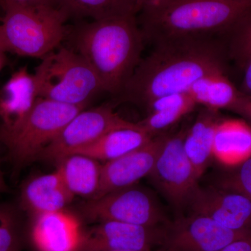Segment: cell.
<instances>
[{
  "label": "cell",
  "mask_w": 251,
  "mask_h": 251,
  "mask_svg": "<svg viewBox=\"0 0 251 251\" xmlns=\"http://www.w3.org/2000/svg\"><path fill=\"white\" fill-rule=\"evenodd\" d=\"M142 59L122 91L125 100L147 106L153 100L187 92L209 74L224 71V59L214 38L174 39L156 43Z\"/></svg>",
  "instance_id": "1"
},
{
  "label": "cell",
  "mask_w": 251,
  "mask_h": 251,
  "mask_svg": "<svg viewBox=\"0 0 251 251\" xmlns=\"http://www.w3.org/2000/svg\"><path fill=\"white\" fill-rule=\"evenodd\" d=\"M72 37L74 50L90 64L104 92L121 93L142 59L145 38L136 16L85 23Z\"/></svg>",
  "instance_id": "2"
},
{
  "label": "cell",
  "mask_w": 251,
  "mask_h": 251,
  "mask_svg": "<svg viewBox=\"0 0 251 251\" xmlns=\"http://www.w3.org/2000/svg\"><path fill=\"white\" fill-rule=\"evenodd\" d=\"M251 11V0H163L138 14L144 38L153 44L213 38L234 27Z\"/></svg>",
  "instance_id": "3"
},
{
  "label": "cell",
  "mask_w": 251,
  "mask_h": 251,
  "mask_svg": "<svg viewBox=\"0 0 251 251\" xmlns=\"http://www.w3.org/2000/svg\"><path fill=\"white\" fill-rule=\"evenodd\" d=\"M4 10L0 25L6 52L23 57L43 58L67 37L64 11L56 8H28L1 2Z\"/></svg>",
  "instance_id": "4"
},
{
  "label": "cell",
  "mask_w": 251,
  "mask_h": 251,
  "mask_svg": "<svg viewBox=\"0 0 251 251\" xmlns=\"http://www.w3.org/2000/svg\"><path fill=\"white\" fill-rule=\"evenodd\" d=\"M33 74L38 98L87 105L94 96L104 92L90 64L76 51L67 48L46 54Z\"/></svg>",
  "instance_id": "5"
},
{
  "label": "cell",
  "mask_w": 251,
  "mask_h": 251,
  "mask_svg": "<svg viewBox=\"0 0 251 251\" xmlns=\"http://www.w3.org/2000/svg\"><path fill=\"white\" fill-rule=\"evenodd\" d=\"M87 105H74L37 98L32 110L14 133L0 138L14 174L39 158L44 149Z\"/></svg>",
  "instance_id": "6"
},
{
  "label": "cell",
  "mask_w": 251,
  "mask_h": 251,
  "mask_svg": "<svg viewBox=\"0 0 251 251\" xmlns=\"http://www.w3.org/2000/svg\"><path fill=\"white\" fill-rule=\"evenodd\" d=\"M80 212L84 219L94 224L113 221L158 227L166 221L161 207L152 196L133 186L87 200L80 206Z\"/></svg>",
  "instance_id": "7"
},
{
  "label": "cell",
  "mask_w": 251,
  "mask_h": 251,
  "mask_svg": "<svg viewBox=\"0 0 251 251\" xmlns=\"http://www.w3.org/2000/svg\"><path fill=\"white\" fill-rule=\"evenodd\" d=\"M187 128L167 134L151 173L149 176L167 199L176 207L187 206L198 186V179L185 152Z\"/></svg>",
  "instance_id": "8"
},
{
  "label": "cell",
  "mask_w": 251,
  "mask_h": 251,
  "mask_svg": "<svg viewBox=\"0 0 251 251\" xmlns=\"http://www.w3.org/2000/svg\"><path fill=\"white\" fill-rule=\"evenodd\" d=\"M133 123L120 117L110 105L84 109L44 149L39 158L57 163L65 157L94 143L110 130L128 126Z\"/></svg>",
  "instance_id": "9"
},
{
  "label": "cell",
  "mask_w": 251,
  "mask_h": 251,
  "mask_svg": "<svg viewBox=\"0 0 251 251\" xmlns=\"http://www.w3.org/2000/svg\"><path fill=\"white\" fill-rule=\"evenodd\" d=\"M251 238V230L227 228L206 216L191 214L163 227V251H219L230 243Z\"/></svg>",
  "instance_id": "10"
},
{
  "label": "cell",
  "mask_w": 251,
  "mask_h": 251,
  "mask_svg": "<svg viewBox=\"0 0 251 251\" xmlns=\"http://www.w3.org/2000/svg\"><path fill=\"white\" fill-rule=\"evenodd\" d=\"M163 235L162 227L102 221L83 229L80 251H151Z\"/></svg>",
  "instance_id": "11"
},
{
  "label": "cell",
  "mask_w": 251,
  "mask_h": 251,
  "mask_svg": "<svg viewBox=\"0 0 251 251\" xmlns=\"http://www.w3.org/2000/svg\"><path fill=\"white\" fill-rule=\"evenodd\" d=\"M166 136L164 133L156 135L141 148L102 165L100 186L93 199L133 186L142 178L149 176Z\"/></svg>",
  "instance_id": "12"
},
{
  "label": "cell",
  "mask_w": 251,
  "mask_h": 251,
  "mask_svg": "<svg viewBox=\"0 0 251 251\" xmlns=\"http://www.w3.org/2000/svg\"><path fill=\"white\" fill-rule=\"evenodd\" d=\"M192 214L206 216L234 230H251V201L240 193L198 186L188 205Z\"/></svg>",
  "instance_id": "13"
},
{
  "label": "cell",
  "mask_w": 251,
  "mask_h": 251,
  "mask_svg": "<svg viewBox=\"0 0 251 251\" xmlns=\"http://www.w3.org/2000/svg\"><path fill=\"white\" fill-rule=\"evenodd\" d=\"M30 238L38 251H80L83 229L80 220L67 210L31 216Z\"/></svg>",
  "instance_id": "14"
},
{
  "label": "cell",
  "mask_w": 251,
  "mask_h": 251,
  "mask_svg": "<svg viewBox=\"0 0 251 251\" xmlns=\"http://www.w3.org/2000/svg\"><path fill=\"white\" fill-rule=\"evenodd\" d=\"M37 98L34 74L20 68L0 90V138L23 125Z\"/></svg>",
  "instance_id": "15"
},
{
  "label": "cell",
  "mask_w": 251,
  "mask_h": 251,
  "mask_svg": "<svg viewBox=\"0 0 251 251\" xmlns=\"http://www.w3.org/2000/svg\"><path fill=\"white\" fill-rule=\"evenodd\" d=\"M74 198L56 170L25 181L20 190L18 206L34 216L64 210Z\"/></svg>",
  "instance_id": "16"
},
{
  "label": "cell",
  "mask_w": 251,
  "mask_h": 251,
  "mask_svg": "<svg viewBox=\"0 0 251 251\" xmlns=\"http://www.w3.org/2000/svg\"><path fill=\"white\" fill-rule=\"evenodd\" d=\"M213 157L225 166H239L251 157V127L242 120H222L214 132Z\"/></svg>",
  "instance_id": "17"
},
{
  "label": "cell",
  "mask_w": 251,
  "mask_h": 251,
  "mask_svg": "<svg viewBox=\"0 0 251 251\" xmlns=\"http://www.w3.org/2000/svg\"><path fill=\"white\" fill-rule=\"evenodd\" d=\"M153 138L152 135L149 134L140 126L138 122H134L128 126L110 130L74 153L85 155L105 163L141 148Z\"/></svg>",
  "instance_id": "18"
},
{
  "label": "cell",
  "mask_w": 251,
  "mask_h": 251,
  "mask_svg": "<svg viewBox=\"0 0 251 251\" xmlns=\"http://www.w3.org/2000/svg\"><path fill=\"white\" fill-rule=\"evenodd\" d=\"M221 119L218 111L204 108L186 130L184 140L185 152L198 179L204 174L213 157L214 132Z\"/></svg>",
  "instance_id": "19"
},
{
  "label": "cell",
  "mask_w": 251,
  "mask_h": 251,
  "mask_svg": "<svg viewBox=\"0 0 251 251\" xmlns=\"http://www.w3.org/2000/svg\"><path fill=\"white\" fill-rule=\"evenodd\" d=\"M57 164V171L74 197L80 196L90 200L97 196L102 170L99 161L85 155L74 153Z\"/></svg>",
  "instance_id": "20"
},
{
  "label": "cell",
  "mask_w": 251,
  "mask_h": 251,
  "mask_svg": "<svg viewBox=\"0 0 251 251\" xmlns=\"http://www.w3.org/2000/svg\"><path fill=\"white\" fill-rule=\"evenodd\" d=\"M197 105L187 92L166 96L149 104L146 107L148 116L138 124L147 133L155 137L179 122Z\"/></svg>",
  "instance_id": "21"
},
{
  "label": "cell",
  "mask_w": 251,
  "mask_h": 251,
  "mask_svg": "<svg viewBox=\"0 0 251 251\" xmlns=\"http://www.w3.org/2000/svg\"><path fill=\"white\" fill-rule=\"evenodd\" d=\"M187 93L197 105L219 111L230 110L241 92L225 74V71L206 75L195 82Z\"/></svg>",
  "instance_id": "22"
},
{
  "label": "cell",
  "mask_w": 251,
  "mask_h": 251,
  "mask_svg": "<svg viewBox=\"0 0 251 251\" xmlns=\"http://www.w3.org/2000/svg\"><path fill=\"white\" fill-rule=\"evenodd\" d=\"M59 9L67 18H89L93 21L137 16L134 0H60Z\"/></svg>",
  "instance_id": "23"
},
{
  "label": "cell",
  "mask_w": 251,
  "mask_h": 251,
  "mask_svg": "<svg viewBox=\"0 0 251 251\" xmlns=\"http://www.w3.org/2000/svg\"><path fill=\"white\" fill-rule=\"evenodd\" d=\"M21 209L11 203H0V251H21Z\"/></svg>",
  "instance_id": "24"
},
{
  "label": "cell",
  "mask_w": 251,
  "mask_h": 251,
  "mask_svg": "<svg viewBox=\"0 0 251 251\" xmlns=\"http://www.w3.org/2000/svg\"><path fill=\"white\" fill-rule=\"evenodd\" d=\"M219 186L226 191L240 193L251 201V157L239 165L237 171L221 180Z\"/></svg>",
  "instance_id": "25"
},
{
  "label": "cell",
  "mask_w": 251,
  "mask_h": 251,
  "mask_svg": "<svg viewBox=\"0 0 251 251\" xmlns=\"http://www.w3.org/2000/svg\"><path fill=\"white\" fill-rule=\"evenodd\" d=\"M234 27H237L234 49L244 59L251 55V11Z\"/></svg>",
  "instance_id": "26"
},
{
  "label": "cell",
  "mask_w": 251,
  "mask_h": 251,
  "mask_svg": "<svg viewBox=\"0 0 251 251\" xmlns=\"http://www.w3.org/2000/svg\"><path fill=\"white\" fill-rule=\"evenodd\" d=\"M4 1L28 8L49 7L59 9L60 4V0H0V3Z\"/></svg>",
  "instance_id": "27"
},
{
  "label": "cell",
  "mask_w": 251,
  "mask_h": 251,
  "mask_svg": "<svg viewBox=\"0 0 251 251\" xmlns=\"http://www.w3.org/2000/svg\"><path fill=\"white\" fill-rule=\"evenodd\" d=\"M229 110H232L251 121V94H244L241 92L237 101Z\"/></svg>",
  "instance_id": "28"
},
{
  "label": "cell",
  "mask_w": 251,
  "mask_h": 251,
  "mask_svg": "<svg viewBox=\"0 0 251 251\" xmlns=\"http://www.w3.org/2000/svg\"><path fill=\"white\" fill-rule=\"evenodd\" d=\"M244 62V74L241 92L244 94H251V55L243 59Z\"/></svg>",
  "instance_id": "29"
},
{
  "label": "cell",
  "mask_w": 251,
  "mask_h": 251,
  "mask_svg": "<svg viewBox=\"0 0 251 251\" xmlns=\"http://www.w3.org/2000/svg\"><path fill=\"white\" fill-rule=\"evenodd\" d=\"M219 251H251V238L238 239Z\"/></svg>",
  "instance_id": "30"
},
{
  "label": "cell",
  "mask_w": 251,
  "mask_h": 251,
  "mask_svg": "<svg viewBox=\"0 0 251 251\" xmlns=\"http://www.w3.org/2000/svg\"><path fill=\"white\" fill-rule=\"evenodd\" d=\"M134 1L137 15H138L142 10L154 6V5L161 2L163 0H134Z\"/></svg>",
  "instance_id": "31"
},
{
  "label": "cell",
  "mask_w": 251,
  "mask_h": 251,
  "mask_svg": "<svg viewBox=\"0 0 251 251\" xmlns=\"http://www.w3.org/2000/svg\"><path fill=\"white\" fill-rule=\"evenodd\" d=\"M1 156H0V193H6L9 192V188L5 181L4 175H3L2 171L1 169Z\"/></svg>",
  "instance_id": "32"
},
{
  "label": "cell",
  "mask_w": 251,
  "mask_h": 251,
  "mask_svg": "<svg viewBox=\"0 0 251 251\" xmlns=\"http://www.w3.org/2000/svg\"><path fill=\"white\" fill-rule=\"evenodd\" d=\"M5 53H6V52L4 50L0 49V72L4 67L6 62H7V59H6V54Z\"/></svg>",
  "instance_id": "33"
},
{
  "label": "cell",
  "mask_w": 251,
  "mask_h": 251,
  "mask_svg": "<svg viewBox=\"0 0 251 251\" xmlns=\"http://www.w3.org/2000/svg\"><path fill=\"white\" fill-rule=\"evenodd\" d=\"M0 49L3 50L5 52H6V49H5V46L4 44V42L2 41V37H1V32H0Z\"/></svg>",
  "instance_id": "34"
},
{
  "label": "cell",
  "mask_w": 251,
  "mask_h": 251,
  "mask_svg": "<svg viewBox=\"0 0 251 251\" xmlns=\"http://www.w3.org/2000/svg\"><path fill=\"white\" fill-rule=\"evenodd\" d=\"M162 251L161 249H160L159 250H157V251H153V250H151V251L127 250V251Z\"/></svg>",
  "instance_id": "35"
}]
</instances>
